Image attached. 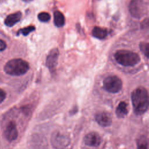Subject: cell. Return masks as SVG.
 Returning a JSON list of instances; mask_svg holds the SVG:
<instances>
[{"mask_svg": "<svg viewBox=\"0 0 149 149\" xmlns=\"http://www.w3.org/2000/svg\"><path fill=\"white\" fill-rule=\"evenodd\" d=\"M51 142L55 149H65L70 143V138L65 133L56 130L52 134Z\"/></svg>", "mask_w": 149, "mask_h": 149, "instance_id": "4", "label": "cell"}, {"mask_svg": "<svg viewBox=\"0 0 149 149\" xmlns=\"http://www.w3.org/2000/svg\"><path fill=\"white\" fill-rule=\"evenodd\" d=\"M132 102L134 112L137 115L144 113L148 107V94L146 88L140 87L132 93Z\"/></svg>", "mask_w": 149, "mask_h": 149, "instance_id": "1", "label": "cell"}, {"mask_svg": "<svg viewBox=\"0 0 149 149\" xmlns=\"http://www.w3.org/2000/svg\"><path fill=\"white\" fill-rule=\"evenodd\" d=\"M97 122L101 126L107 127L111 125L112 118L111 115L106 112H98L95 116Z\"/></svg>", "mask_w": 149, "mask_h": 149, "instance_id": "10", "label": "cell"}, {"mask_svg": "<svg viewBox=\"0 0 149 149\" xmlns=\"http://www.w3.org/2000/svg\"><path fill=\"white\" fill-rule=\"evenodd\" d=\"M35 29H36V28L34 26H27V27H24L23 29H20L18 31L17 34L19 35L20 34H22V35H23L24 36H26L29 34H30L31 32L34 31Z\"/></svg>", "mask_w": 149, "mask_h": 149, "instance_id": "16", "label": "cell"}, {"mask_svg": "<svg viewBox=\"0 0 149 149\" xmlns=\"http://www.w3.org/2000/svg\"><path fill=\"white\" fill-rule=\"evenodd\" d=\"M114 57L116 61L123 66H133L140 61V56L137 53L125 49L117 51L114 54Z\"/></svg>", "mask_w": 149, "mask_h": 149, "instance_id": "3", "label": "cell"}, {"mask_svg": "<svg viewBox=\"0 0 149 149\" xmlns=\"http://www.w3.org/2000/svg\"><path fill=\"white\" fill-rule=\"evenodd\" d=\"M38 19L40 21H41L42 22H47L50 20L51 16L48 13L42 12H40V13H38Z\"/></svg>", "mask_w": 149, "mask_h": 149, "instance_id": "18", "label": "cell"}, {"mask_svg": "<svg viewBox=\"0 0 149 149\" xmlns=\"http://www.w3.org/2000/svg\"><path fill=\"white\" fill-rule=\"evenodd\" d=\"M103 87L108 92L116 93L122 88V81L116 76H109L103 81Z\"/></svg>", "mask_w": 149, "mask_h": 149, "instance_id": "5", "label": "cell"}, {"mask_svg": "<svg viewBox=\"0 0 149 149\" xmlns=\"http://www.w3.org/2000/svg\"><path fill=\"white\" fill-rule=\"evenodd\" d=\"M22 1H24V2H29L32 1L33 0H22Z\"/></svg>", "mask_w": 149, "mask_h": 149, "instance_id": "21", "label": "cell"}, {"mask_svg": "<svg viewBox=\"0 0 149 149\" xmlns=\"http://www.w3.org/2000/svg\"><path fill=\"white\" fill-rule=\"evenodd\" d=\"M137 149H147L148 148V141L147 139L142 136L140 137L137 141Z\"/></svg>", "mask_w": 149, "mask_h": 149, "instance_id": "15", "label": "cell"}, {"mask_svg": "<svg viewBox=\"0 0 149 149\" xmlns=\"http://www.w3.org/2000/svg\"><path fill=\"white\" fill-rule=\"evenodd\" d=\"M22 16V14L20 11L11 13L8 15L4 20V24L8 27H13L20 20Z\"/></svg>", "mask_w": 149, "mask_h": 149, "instance_id": "11", "label": "cell"}, {"mask_svg": "<svg viewBox=\"0 0 149 149\" xmlns=\"http://www.w3.org/2000/svg\"><path fill=\"white\" fill-rule=\"evenodd\" d=\"M108 34L107 30L100 27H94L92 30V35L96 38L100 40L104 39L107 37Z\"/></svg>", "mask_w": 149, "mask_h": 149, "instance_id": "13", "label": "cell"}, {"mask_svg": "<svg viewBox=\"0 0 149 149\" xmlns=\"http://www.w3.org/2000/svg\"><path fill=\"white\" fill-rule=\"evenodd\" d=\"M147 7L141 0H132L129 5V10L130 15L136 19L143 17L146 12Z\"/></svg>", "mask_w": 149, "mask_h": 149, "instance_id": "6", "label": "cell"}, {"mask_svg": "<svg viewBox=\"0 0 149 149\" xmlns=\"http://www.w3.org/2000/svg\"><path fill=\"white\" fill-rule=\"evenodd\" d=\"M54 22L55 25L58 27H62L65 23L64 15L60 11L56 10L54 13Z\"/></svg>", "mask_w": 149, "mask_h": 149, "instance_id": "14", "label": "cell"}, {"mask_svg": "<svg viewBox=\"0 0 149 149\" xmlns=\"http://www.w3.org/2000/svg\"><path fill=\"white\" fill-rule=\"evenodd\" d=\"M139 47L141 51L148 58L149 56V44L148 42H141L139 44Z\"/></svg>", "mask_w": 149, "mask_h": 149, "instance_id": "17", "label": "cell"}, {"mask_svg": "<svg viewBox=\"0 0 149 149\" xmlns=\"http://www.w3.org/2000/svg\"><path fill=\"white\" fill-rule=\"evenodd\" d=\"M4 135L6 140L9 141H13L17 139L18 131L16 125L14 121H10L8 123L5 129Z\"/></svg>", "mask_w": 149, "mask_h": 149, "instance_id": "8", "label": "cell"}, {"mask_svg": "<svg viewBox=\"0 0 149 149\" xmlns=\"http://www.w3.org/2000/svg\"><path fill=\"white\" fill-rule=\"evenodd\" d=\"M6 48V42L3 40L0 39V52L5 50Z\"/></svg>", "mask_w": 149, "mask_h": 149, "instance_id": "20", "label": "cell"}, {"mask_svg": "<svg viewBox=\"0 0 149 149\" xmlns=\"http://www.w3.org/2000/svg\"><path fill=\"white\" fill-rule=\"evenodd\" d=\"M84 143L89 146L97 147L101 142L100 136L96 132H91L87 133L84 138Z\"/></svg>", "mask_w": 149, "mask_h": 149, "instance_id": "9", "label": "cell"}, {"mask_svg": "<svg viewBox=\"0 0 149 149\" xmlns=\"http://www.w3.org/2000/svg\"><path fill=\"white\" fill-rule=\"evenodd\" d=\"M6 92L0 88V104L5 100V99L6 98Z\"/></svg>", "mask_w": 149, "mask_h": 149, "instance_id": "19", "label": "cell"}, {"mask_svg": "<svg viewBox=\"0 0 149 149\" xmlns=\"http://www.w3.org/2000/svg\"><path fill=\"white\" fill-rule=\"evenodd\" d=\"M30 68L29 63L20 58H15L8 61L3 67L5 72L11 76H21L25 74Z\"/></svg>", "mask_w": 149, "mask_h": 149, "instance_id": "2", "label": "cell"}, {"mask_svg": "<svg viewBox=\"0 0 149 149\" xmlns=\"http://www.w3.org/2000/svg\"><path fill=\"white\" fill-rule=\"evenodd\" d=\"M59 52L58 48L51 49L48 53L46 58V66L51 72H54L55 70L58 65V57Z\"/></svg>", "mask_w": 149, "mask_h": 149, "instance_id": "7", "label": "cell"}, {"mask_svg": "<svg viewBox=\"0 0 149 149\" xmlns=\"http://www.w3.org/2000/svg\"><path fill=\"white\" fill-rule=\"evenodd\" d=\"M128 113L127 109V104L124 102H120L116 109V115L118 118H124L125 116L127 115Z\"/></svg>", "mask_w": 149, "mask_h": 149, "instance_id": "12", "label": "cell"}]
</instances>
